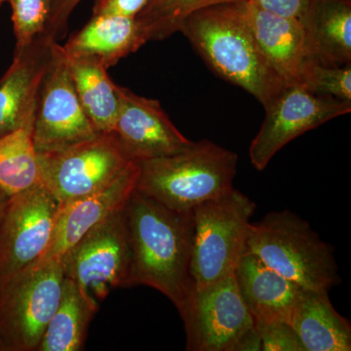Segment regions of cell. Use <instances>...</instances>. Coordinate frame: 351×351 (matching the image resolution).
I'll return each instance as SVG.
<instances>
[{"label": "cell", "mask_w": 351, "mask_h": 351, "mask_svg": "<svg viewBox=\"0 0 351 351\" xmlns=\"http://www.w3.org/2000/svg\"><path fill=\"white\" fill-rule=\"evenodd\" d=\"M124 211L133 255L131 286L156 289L179 309L195 288L193 211L170 209L137 189Z\"/></svg>", "instance_id": "1"}, {"label": "cell", "mask_w": 351, "mask_h": 351, "mask_svg": "<svg viewBox=\"0 0 351 351\" xmlns=\"http://www.w3.org/2000/svg\"><path fill=\"white\" fill-rule=\"evenodd\" d=\"M237 1L196 11L180 32L214 73L249 92L265 110L287 84L267 64Z\"/></svg>", "instance_id": "2"}, {"label": "cell", "mask_w": 351, "mask_h": 351, "mask_svg": "<svg viewBox=\"0 0 351 351\" xmlns=\"http://www.w3.org/2000/svg\"><path fill=\"white\" fill-rule=\"evenodd\" d=\"M239 156L209 140L173 156L138 162L136 189L170 209L193 208L232 191Z\"/></svg>", "instance_id": "3"}, {"label": "cell", "mask_w": 351, "mask_h": 351, "mask_svg": "<svg viewBox=\"0 0 351 351\" xmlns=\"http://www.w3.org/2000/svg\"><path fill=\"white\" fill-rule=\"evenodd\" d=\"M246 252L304 289L329 292L341 282L331 245L290 211L271 212L251 223Z\"/></svg>", "instance_id": "4"}, {"label": "cell", "mask_w": 351, "mask_h": 351, "mask_svg": "<svg viewBox=\"0 0 351 351\" xmlns=\"http://www.w3.org/2000/svg\"><path fill=\"white\" fill-rule=\"evenodd\" d=\"M256 203L233 189L193 208L191 276L195 289L218 282L234 272L246 253Z\"/></svg>", "instance_id": "5"}, {"label": "cell", "mask_w": 351, "mask_h": 351, "mask_svg": "<svg viewBox=\"0 0 351 351\" xmlns=\"http://www.w3.org/2000/svg\"><path fill=\"white\" fill-rule=\"evenodd\" d=\"M178 311L186 329V350H262V339L234 272L207 287L193 288Z\"/></svg>", "instance_id": "6"}, {"label": "cell", "mask_w": 351, "mask_h": 351, "mask_svg": "<svg viewBox=\"0 0 351 351\" xmlns=\"http://www.w3.org/2000/svg\"><path fill=\"white\" fill-rule=\"evenodd\" d=\"M61 260L40 258L0 285V343L36 351L63 291Z\"/></svg>", "instance_id": "7"}, {"label": "cell", "mask_w": 351, "mask_h": 351, "mask_svg": "<svg viewBox=\"0 0 351 351\" xmlns=\"http://www.w3.org/2000/svg\"><path fill=\"white\" fill-rule=\"evenodd\" d=\"M132 263L124 209L90 230L61 258L64 277L97 301H104L113 289L131 287Z\"/></svg>", "instance_id": "8"}, {"label": "cell", "mask_w": 351, "mask_h": 351, "mask_svg": "<svg viewBox=\"0 0 351 351\" xmlns=\"http://www.w3.org/2000/svg\"><path fill=\"white\" fill-rule=\"evenodd\" d=\"M38 156L40 184L61 204L107 186L134 161L114 133Z\"/></svg>", "instance_id": "9"}, {"label": "cell", "mask_w": 351, "mask_h": 351, "mask_svg": "<svg viewBox=\"0 0 351 351\" xmlns=\"http://www.w3.org/2000/svg\"><path fill=\"white\" fill-rule=\"evenodd\" d=\"M97 134L78 100L63 46L55 41L32 124L36 152L61 151L90 140Z\"/></svg>", "instance_id": "10"}, {"label": "cell", "mask_w": 351, "mask_h": 351, "mask_svg": "<svg viewBox=\"0 0 351 351\" xmlns=\"http://www.w3.org/2000/svg\"><path fill=\"white\" fill-rule=\"evenodd\" d=\"M60 204L41 184L8 198L0 221V285L43 257Z\"/></svg>", "instance_id": "11"}, {"label": "cell", "mask_w": 351, "mask_h": 351, "mask_svg": "<svg viewBox=\"0 0 351 351\" xmlns=\"http://www.w3.org/2000/svg\"><path fill=\"white\" fill-rule=\"evenodd\" d=\"M351 112V101L311 93L302 85H286L265 108V119L252 141V165L265 170L277 152L302 134Z\"/></svg>", "instance_id": "12"}, {"label": "cell", "mask_w": 351, "mask_h": 351, "mask_svg": "<svg viewBox=\"0 0 351 351\" xmlns=\"http://www.w3.org/2000/svg\"><path fill=\"white\" fill-rule=\"evenodd\" d=\"M117 91L119 110L113 133L132 160L173 156L193 144L178 130L158 101L120 85Z\"/></svg>", "instance_id": "13"}, {"label": "cell", "mask_w": 351, "mask_h": 351, "mask_svg": "<svg viewBox=\"0 0 351 351\" xmlns=\"http://www.w3.org/2000/svg\"><path fill=\"white\" fill-rule=\"evenodd\" d=\"M56 39L43 32L25 47L0 78V137L22 128L32 130L39 90Z\"/></svg>", "instance_id": "14"}, {"label": "cell", "mask_w": 351, "mask_h": 351, "mask_svg": "<svg viewBox=\"0 0 351 351\" xmlns=\"http://www.w3.org/2000/svg\"><path fill=\"white\" fill-rule=\"evenodd\" d=\"M138 172V162L131 161L107 186L60 204L52 239L41 258L61 260L83 235L115 212L124 209L137 186Z\"/></svg>", "instance_id": "15"}, {"label": "cell", "mask_w": 351, "mask_h": 351, "mask_svg": "<svg viewBox=\"0 0 351 351\" xmlns=\"http://www.w3.org/2000/svg\"><path fill=\"white\" fill-rule=\"evenodd\" d=\"M237 4L270 68L286 84H299L308 57L301 21L267 12L247 0Z\"/></svg>", "instance_id": "16"}, {"label": "cell", "mask_w": 351, "mask_h": 351, "mask_svg": "<svg viewBox=\"0 0 351 351\" xmlns=\"http://www.w3.org/2000/svg\"><path fill=\"white\" fill-rule=\"evenodd\" d=\"M240 295L255 320L256 326L290 321L302 286L270 269L253 254L246 252L234 269Z\"/></svg>", "instance_id": "17"}, {"label": "cell", "mask_w": 351, "mask_h": 351, "mask_svg": "<svg viewBox=\"0 0 351 351\" xmlns=\"http://www.w3.org/2000/svg\"><path fill=\"white\" fill-rule=\"evenodd\" d=\"M308 58L322 64H351V0H309L301 18Z\"/></svg>", "instance_id": "18"}, {"label": "cell", "mask_w": 351, "mask_h": 351, "mask_svg": "<svg viewBox=\"0 0 351 351\" xmlns=\"http://www.w3.org/2000/svg\"><path fill=\"white\" fill-rule=\"evenodd\" d=\"M145 43L147 40L136 19L93 16L63 49L68 58H88L108 69Z\"/></svg>", "instance_id": "19"}, {"label": "cell", "mask_w": 351, "mask_h": 351, "mask_svg": "<svg viewBox=\"0 0 351 351\" xmlns=\"http://www.w3.org/2000/svg\"><path fill=\"white\" fill-rule=\"evenodd\" d=\"M289 324L306 351L351 350V325L332 306L328 291L302 289Z\"/></svg>", "instance_id": "20"}, {"label": "cell", "mask_w": 351, "mask_h": 351, "mask_svg": "<svg viewBox=\"0 0 351 351\" xmlns=\"http://www.w3.org/2000/svg\"><path fill=\"white\" fill-rule=\"evenodd\" d=\"M98 301L64 277L61 300L36 351H80L98 311Z\"/></svg>", "instance_id": "21"}, {"label": "cell", "mask_w": 351, "mask_h": 351, "mask_svg": "<svg viewBox=\"0 0 351 351\" xmlns=\"http://www.w3.org/2000/svg\"><path fill=\"white\" fill-rule=\"evenodd\" d=\"M66 59L78 100L90 123L98 133H113L119 110L117 84L99 62L88 58Z\"/></svg>", "instance_id": "22"}, {"label": "cell", "mask_w": 351, "mask_h": 351, "mask_svg": "<svg viewBox=\"0 0 351 351\" xmlns=\"http://www.w3.org/2000/svg\"><path fill=\"white\" fill-rule=\"evenodd\" d=\"M38 184V156L32 129H19L0 137V191L10 197Z\"/></svg>", "instance_id": "23"}, {"label": "cell", "mask_w": 351, "mask_h": 351, "mask_svg": "<svg viewBox=\"0 0 351 351\" xmlns=\"http://www.w3.org/2000/svg\"><path fill=\"white\" fill-rule=\"evenodd\" d=\"M237 0H149L137 17L145 40L159 41L180 32L184 21L201 9Z\"/></svg>", "instance_id": "24"}, {"label": "cell", "mask_w": 351, "mask_h": 351, "mask_svg": "<svg viewBox=\"0 0 351 351\" xmlns=\"http://www.w3.org/2000/svg\"><path fill=\"white\" fill-rule=\"evenodd\" d=\"M299 84L313 94L351 101V64L334 66L307 57Z\"/></svg>", "instance_id": "25"}, {"label": "cell", "mask_w": 351, "mask_h": 351, "mask_svg": "<svg viewBox=\"0 0 351 351\" xmlns=\"http://www.w3.org/2000/svg\"><path fill=\"white\" fill-rule=\"evenodd\" d=\"M12 7V22L16 48L29 45L46 32L52 0H9Z\"/></svg>", "instance_id": "26"}, {"label": "cell", "mask_w": 351, "mask_h": 351, "mask_svg": "<svg viewBox=\"0 0 351 351\" xmlns=\"http://www.w3.org/2000/svg\"><path fill=\"white\" fill-rule=\"evenodd\" d=\"M263 351H306L297 332L288 322L276 321L258 325Z\"/></svg>", "instance_id": "27"}, {"label": "cell", "mask_w": 351, "mask_h": 351, "mask_svg": "<svg viewBox=\"0 0 351 351\" xmlns=\"http://www.w3.org/2000/svg\"><path fill=\"white\" fill-rule=\"evenodd\" d=\"M149 0H96L93 16H115V17H136L144 10Z\"/></svg>", "instance_id": "28"}, {"label": "cell", "mask_w": 351, "mask_h": 351, "mask_svg": "<svg viewBox=\"0 0 351 351\" xmlns=\"http://www.w3.org/2000/svg\"><path fill=\"white\" fill-rule=\"evenodd\" d=\"M82 0H52L46 32L56 39L61 38L68 27L69 16Z\"/></svg>", "instance_id": "29"}, {"label": "cell", "mask_w": 351, "mask_h": 351, "mask_svg": "<svg viewBox=\"0 0 351 351\" xmlns=\"http://www.w3.org/2000/svg\"><path fill=\"white\" fill-rule=\"evenodd\" d=\"M267 12L301 20L306 13L309 0H247Z\"/></svg>", "instance_id": "30"}, {"label": "cell", "mask_w": 351, "mask_h": 351, "mask_svg": "<svg viewBox=\"0 0 351 351\" xmlns=\"http://www.w3.org/2000/svg\"><path fill=\"white\" fill-rule=\"evenodd\" d=\"M8 196L4 195L2 191H0V221H1L2 217H3L4 211H5V207L7 201H8Z\"/></svg>", "instance_id": "31"}, {"label": "cell", "mask_w": 351, "mask_h": 351, "mask_svg": "<svg viewBox=\"0 0 351 351\" xmlns=\"http://www.w3.org/2000/svg\"><path fill=\"white\" fill-rule=\"evenodd\" d=\"M9 0H0V6L3 5V4L8 3Z\"/></svg>", "instance_id": "32"}, {"label": "cell", "mask_w": 351, "mask_h": 351, "mask_svg": "<svg viewBox=\"0 0 351 351\" xmlns=\"http://www.w3.org/2000/svg\"><path fill=\"white\" fill-rule=\"evenodd\" d=\"M0 351H5V350H4L3 346H2L1 343H0Z\"/></svg>", "instance_id": "33"}]
</instances>
